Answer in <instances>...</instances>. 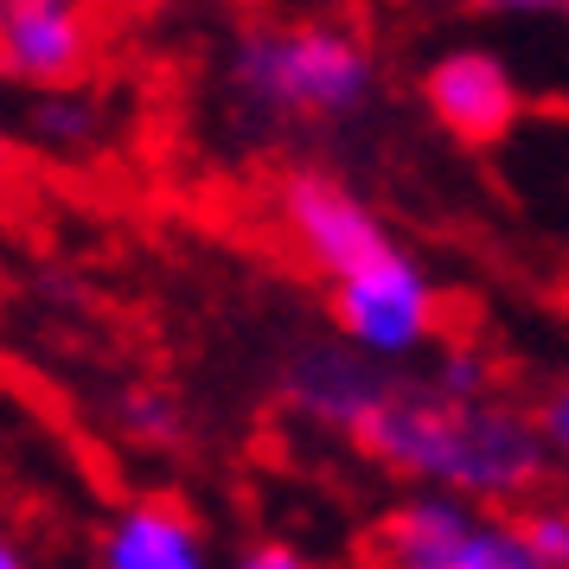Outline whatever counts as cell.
Segmentation results:
<instances>
[{
  "mask_svg": "<svg viewBox=\"0 0 569 569\" xmlns=\"http://www.w3.org/2000/svg\"><path fill=\"white\" fill-rule=\"evenodd\" d=\"M352 441L397 480L422 492H455L473 506H512L525 492H538V480L550 473L531 410H518L506 397H448L429 378L416 385L403 371Z\"/></svg>",
  "mask_w": 569,
  "mask_h": 569,
  "instance_id": "1",
  "label": "cell"
},
{
  "mask_svg": "<svg viewBox=\"0 0 569 569\" xmlns=\"http://www.w3.org/2000/svg\"><path fill=\"white\" fill-rule=\"evenodd\" d=\"M122 429H129V441H141V448H180L186 441V403L173 397V390H160V385H141L122 397Z\"/></svg>",
  "mask_w": 569,
  "mask_h": 569,
  "instance_id": "11",
  "label": "cell"
},
{
  "mask_svg": "<svg viewBox=\"0 0 569 569\" xmlns=\"http://www.w3.org/2000/svg\"><path fill=\"white\" fill-rule=\"evenodd\" d=\"M97 64L90 0H0V71L32 90L83 83Z\"/></svg>",
  "mask_w": 569,
  "mask_h": 569,
  "instance_id": "7",
  "label": "cell"
},
{
  "mask_svg": "<svg viewBox=\"0 0 569 569\" xmlns=\"http://www.w3.org/2000/svg\"><path fill=\"white\" fill-rule=\"evenodd\" d=\"M429 385L448 390V397H492L499 390V365L480 352V346H448L429 371Z\"/></svg>",
  "mask_w": 569,
  "mask_h": 569,
  "instance_id": "13",
  "label": "cell"
},
{
  "mask_svg": "<svg viewBox=\"0 0 569 569\" xmlns=\"http://www.w3.org/2000/svg\"><path fill=\"white\" fill-rule=\"evenodd\" d=\"M27 141L32 148H46L58 160H83L97 154L109 141V103L103 97H90L83 83H58V90H32L27 103Z\"/></svg>",
  "mask_w": 569,
  "mask_h": 569,
  "instance_id": "10",
  "label": "cell"
},
{
  "mask_svg": "<svg viewBox=\"0 0 569 569\" xmlns=\"http://www.w3.org/2000/svg\"><path fill=\"white\" fill-rule=\"evenodd\" d=\"M97 569H211L206 525L167 492L129 499L97 538Z\"/></svg>",
  "mask_w": 569,
  "mask_h": 569,
  "instance_id": "9",
  "label": "cell"
},
{
  "mask_svg": "<svg viewBox=\"0 0 569 569\" xmlns=\"http://www.w3.org/2000/svg\"><path fill=\"white\" fill-rule=\"evenodd\" d=\"M0 569H32V557L20 550V538H13L7 525H0Z\"/></svg>",
  "mask_w": 569,
  "mask_h": 569,
  "instance_id": "17",
  "label": "cell"
},
{
  "mask_svg": "<svg viewBox=\"0 0 569 569\" xmlns=\"http://www.w3.org/2000/svg\"><path fill=\"white\" fill-rule=\"evenodd\" d=\"M416 97L436 116V129L467 148H499L525 116V83L492 46H441L416 78Z\"/></svg>",
  "mask_w": 569,
  "mask_h": 569,
  "instance_id": "6",
  "label": "cell"
},
{
  "mask_svg": "<svg viewBox=\"0 0 569 569\" xmlns=\"http://www.w3.org/2000/svg\"><path fill=\"white\" fill-rule=\"evenodd\" d=\"M441 7H467L480 20H518V27H569V0H441Z\"/></svg>",
  "mask_w": 569,
  "mask_h": 569,
  "instance_id": "14",
  "label": "cell"
},
{
  "mask_svg": "<svg viewBox=\"0 0 569 569\" xmlns=\"http://www.w3.org/2000/svg\"><path fill=\"white\" fill-rule=\"evenodd\" d=\"M231 569H313L308 550H295V543L269 538V543H250V550H237Z\"/></svg>",
  "mask_w": 569,
  "mask_h": 569,
  "instance_id": "16",
  "label": "cell"
},
{
  "mask_svg": "<svg viewBox=\"0 0 569 569\" xmlns=\"http://www.w3.org/2000/svg\"><path fill=\"white\" fill-rule=\"evenodd\" d=\"M512 525H518V543H525V563L531 569H569V506L538 499Z\"/></svg>",
  "mask_w": 569,
  "mask_h": 569,
  "instance_id": "12",
  "label": "cell"
},
{
  "mask_svg": "<svg viewBox=\"0 0 569 569\" xmlns=\"http://www.w3.org/2000/svg\"><path fill=\"white\" fill-rule=\"evenodd\" d=\"M224 116L250 141H282L308 129L359 122L378 103V52L359 32L295 20V27H250L224 52Z\"/></svg>",
  "mask_w": 569,
  "mask_h": 569,
  "instance_id": "2",
  "label": "cell"
},
{
  "mask_svg": "<svg viewBox=\"0 0 569 569\" xmlns=\"http://www.w3.org/2000/svg\"><path fill=\"white\" fill-rule=\"evenodd\" d=\"M378 569H531L512 518L455 492H410L371 531Z\"/></svg>",
  "mask_w": 569,
  "mask_h": 569,
  "instance_id": "4",
  "label": "cell"
},
{
  "mask_svg": "<svg viewBox=\"0 0 569 569\" xmlns=\"http://www.w3.org/2000/svg\"><path fill=\"white\" fill-rule=\"evenodd\" d=\"M397 385V365L352 352L346 339H308L282 359V397L295 416H308L327 436H359V422L378 410V397Z\"/></svg>",
  "mask_w": 569,
  "mask_h": 569,
  "instance_id": "8",
  "label": "cell"
},
{
  "mask_svg": "<svg viewBox=\"0 0 569 569\" xmlns=\"http://www.w3.org/2000/svg\"><path fill=\"white\" fill-rule=\"evenodd\" d=\"M327 301H333V333L346 339L352 352H365V359H378V365L416 359V352L441 333L436 276H429L410 250H397V243H390L385 257H371L365 269L339 276V282L327 288Z\"/></svg>",
  "mask_w": 569,
  "mask_h": 569,
  "instance_id": "3",
  "label": "cell"
},
{
  "mask_svg": "<svg viewBox=\"0 0 569 569\" xmlns=\"http://www.w3.org/2000/svg\"><path fill=\"white\" fill-rule=\"evenodd\" d=\"M276 218H282L288 243H295L327 282L352 276V269H365L371 257L390 250L385 218L365 206L346 180L320 173V167H295V173L276 186Z\"/></svg>",
  "mask_w": 569,
  "mask_h": 569,
  "instance_id": "5",
  "label": "cell"
},
{
  "mask_svg": "<svg viewBox=\"0 0 569 569\" xmlns=\"http://www.w3.org/2000/svg\"><path fill=\"white\" fill-rule=\"evenodd\" d=\"M13 167H20V141H13V129L0 122V186L13 180Z\"/></svg>",
  "mask_w": 569,
  "mask_h": 569,
  "instance_id": "18",
  "label": "cell"
},
{
  "mask_svg": "<svg viewBox=\"0 0 569 569\" xmlns=\"http://www.w3.org/2000/svg\"><path fill=\"white\" fill-rule=\"evenodd\" d=\"M531 422H538V436H543V455L557 467H569V378H557V385L543 390V403L531 410Z\"/></svg>",
  "mask_w": 569,
  "mask_h": 569,
  "instance_id": "15",
  "label": "cell"
}]
</instances>
